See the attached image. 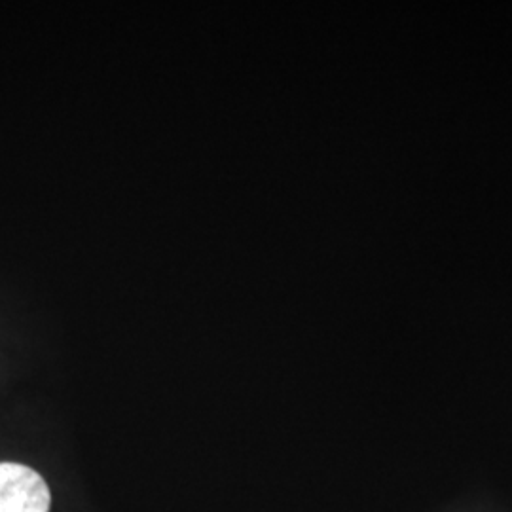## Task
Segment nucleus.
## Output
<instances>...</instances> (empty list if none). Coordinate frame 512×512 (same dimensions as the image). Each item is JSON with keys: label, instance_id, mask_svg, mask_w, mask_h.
<instances>
[{"label": "nucleus", "instance_id": "obj_1", "mask_svg": "<svg viewBox=\"0 0 512 512\" xmlns=\"http://www.w3.org/2000/svg\"><path fill=\"white\" fill-rule=\"evenodd\" d=\"M52 495L37 471L0 463V512H50Z\"/></svg>", "mask_w": 512, "mask_h": 512}]
</instances>
